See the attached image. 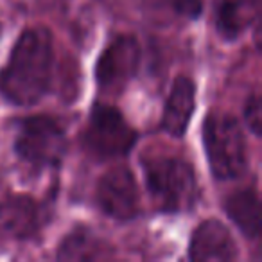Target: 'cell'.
I'll return each instance as SVG.
<instances>
[{"label": "cell", "instance_id": "ba28073f", "mask_svg": "<svg viewBox=\"0 0 262 262\" xmlns=\"http://www.w3.org/2000/svg\"><path fill=\"white\" fill-rule=\"evenodd\" d=\"M43 215L29 196H11L0 203V239L26 241L41 228Z\"/></svg>", "mask_w": 262, "mask_h": 262}, {"label": "cell", "instance_id": "4fadbf2b", "mask_svg": "<svg viewBox=\"0 0 262 262\" xmlns=\"http://www.w3.org/2000/svg\"><path fill=\"white\" fill-rule=\"evenodd\" d=\"M225 208L244 235L250 239H257L260 235V201L253 189H244L232 194L226 200Z\"/></svg>", "mask_w": 262, "mask_h": 262}, {"label": "cell", "instance_id": "3957f363", "mask_svg": "<svg viewBox=\"0 0 262 262\" xmlns=\"http://www.w3.org/2000/svg\"><path fill=\"white\" fill-rule=\"evenodd\" d=\"M203 142L215 178L233 180L246 171V139L232 115L210 113L203 126Z\"/></svg>", "mask_w": 262, "mask_h": 262}, {"label": "cell", "instance_id": "8fae6325", "mask_svg": "<svg viewBox=\"0 0 262 262\" xmlns=\"http://www.w3.org/2000/svg\"><path fill=\"white\" fill-rule=\"evenodd\" d=\"M260 0H215V22L223 36L237 38L258 18Z\"/></svg>", "mask_w": 262, "mask_h": 262}, {"label": "cell", "instance_id": "277c9868", "mask_svg": "<svg viewBox=\"0 0 262 262\" xmlns=\"http://www.w3.org/2000/svg\"><path fill=\"white\" fill-rule=\"evenodd\" d=\"M15 149L22 160L33 165H59L67 153V135L52 117H27L20 122Z\"/></svg>", "mask_w": 262, "mask_h": 262}, {"label": "cell", "instance_id": "7c38bea8", "mask_svg": "<svg viewBox=\"0 0 262 262\" xmlns=\"http://www.w3.org/2000/svg\"><path fill=\"white\" fill-rule=\"evenodd\" d=\"M58 257L61 260H97L112 257V248L92 230L76 228L59 244Z\"/></svg>", "mask_w": 262, "mask_h": 262}, {"label": "cell", "instance_id": "9c48e42d", "mask_svg": "<svg viewBox=\"0 0 262 262\" xmlns=\"http://www.w3.org/2000/svg\"><path fill=\"white\" fill-rule=\"evenodd\" d=\"M189 257L196 262H226L237 258V244L221 221H205L194 230Z\"/></svg>", "mask_w": 262, "mask_h": 262}, {"label": "cell", "instance_id": "7a4b0ae2", "mask_svg": "<svg viewBox=\"0 0 262 262\" xmlns=\"http://www.w3.org/2000/svg\"><path fill=\"white\" fill-rule=\"evenodd\" d=\"M147 190L157 207L164 212H183L196 205L200 198L196 172L183 158L151 157L142 162Z\"/></svg>", "mask_w": 262, "mask_h": 262}, {"label": "cell", "instance_id": "5bb4252c", "mask_svg": "<svg viewBox=\"0 0 262 262\" xmlns=\"http://www.w3.org/2000/svg\"><path fill=\"white\" fill-rule=\"evenodd\" d=\"M244 119H246L248 127L251 129L253 135H260L262 129V101L260 95L253 94L246 102V108H244Z\"/></svg>", "mask_w": 262, "mask_h": 262}, {"label": "cell", "instance_id": "6da1fadb", "mask_svg": "<svg viewBox=\"0 0 262 262\" xmlns=\"http://www.w3.org/2000/svg\"><path fill=\"white\" fill-rule=\"evenodd\" d=\"M54 67L52 36L43 27L24 31L6 69L0 72V92L13 104L38 102L51 86Z\"/></svg>", "mask_w": 262, "mask_h": 262}, {"label": "cell", "instance_id": "8992f818", "mask_svg": "<svg viewBox=\"0 0 262 262\" xmlns=\"http://www.w3.org/2000/svg\"><path fill=\"white\" fill-rule=\"evenodd\" d=\"M140 58H142V52L137 38L129 34L117 36L99 56L97 67H95L99 88L108 94L122 92L139 72Z\"/></svg>", "mask_w": 262, "mask_h": 262}, {"label": "cell", "instance_id": "52a82bcc", "mask_svg": "<svg viewBox=\"0 0 262 262\" xmlns=\"http://www.w3.org/2000/svg\"><path fill=\"white\" fill-rule=\"evenodd\" d=\"M97 205L117 221H129L140 210V194L135 176L127 167H113L99 180Z\"/></svg>", "mask_w": 262, "mask_h": 262}, {"label": "cell", "instance_id": "9a60e30c", "mask_svg": "<svg viewBox=\"0 0 262 262\" xmlns=\"http://www.w3.org/2000/svg\"><path fill=\"white\" fill-rule=\"evenodd\" d=\"M172 8L178 15L189 16V18H196L200 16L201 9H203V4L201 0H174L172 2Z\"/></svg>", "mask_w": 262, "mask_h": 262}, {"label": "cell", "instance_id": "30bf717a", "mask_svg": "<svg viewBox=\"0 0 262 262\" xmlns=\"http://www.w3.org/2000/svg\"><path fill=\"white\" fill-rule=\"evenodd\" d=\"M196 104V86L189 77L182 76L172 83L167 104L162 117V127L172 137H183Z\"/></svg>", "mask_w": 262, "mask_h": 262}, {"label": "cell", "instance_id": "5b68a950", "mask_svg": "<svg viewBox=\"0 0 262 262\" xmlns=\"http://www.w3.org/2000/svg\"><path fill=\"white\" fill-rule=\"evenodd\" d=\"M137 142V131L126 122L122 113L112 106L97 104L90 113L84 129V149L95 158H117L126 155Z\"/></svg>", "mask_w": 262, "mask_h": 262}]
</instances>
